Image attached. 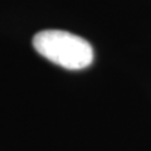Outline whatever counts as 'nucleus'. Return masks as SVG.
Masks as SVG:
<instances>
[{
	"label": "nucleus",
	"mask_w": 151,
	"mask_h": 151,
	"mask_svg": "<svg viewBox=\"0 0 151 151\" xmlns=\"http://www.w3.org/2000/svg\"><path fill=\"white\" fill-rule=\"evenodd\" d=\"M34 49L50 62L65 69L78 70L93 62V48L82 37L58 29H47L33 38Z\"/></svg>",
	"instance_id": "obj_1"
}]
</instances>
